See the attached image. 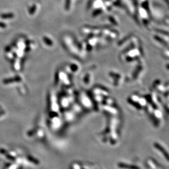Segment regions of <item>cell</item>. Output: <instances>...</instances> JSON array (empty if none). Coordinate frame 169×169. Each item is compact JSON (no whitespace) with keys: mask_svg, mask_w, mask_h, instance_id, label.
Returning a JSON list of instances; mask_svg holds the SVG:
<instances>
[{"mask_svg":"<svg viewBox=\"0 0 169 169\" xmlns=\"http://www.w3.org/2000/svg\"><path fill=\"white\" fill-rule=\"evenodd\" d=\"M6 26V25L3 24V23L0 22V27H4Z\"/></svg>","mask_w":169,"mask_h":169,"instance_id":"cell-2","label":"cell"},{"mask_svg":"<svg viewBox=\"0 0 169 169\" xmlns=\"http://www.w3.org/2000/svg\"><path fill=\"white\" fill-rule=\"evenodd\" d=\"M11 17V14H3L1 15V18H8Z\"/></svg>","mask_w":169,"mask_h":169,"instance_id":"cell-1","label":"cell"}]
</instances>
